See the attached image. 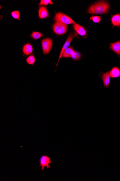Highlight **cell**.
<instances>
[{"instance_id":"obj_3","label":"cell","mask_w":120,"mask_h":181,"mask_svg":"<svg viewBox=\"0 0 120 181\" xmlns=\"http://www.w3.org/2000/svg\"><path fill=\"white\" fill-rule=\"evenodd\" d=\"M53 30L57 35H62L67 32V26L63 23L56 21L53 25Z\"/></svg>"},{"instance_id":"obj_10","label":"cell","mask_w":120,"mask_h":181,"mask_svg":"<svg viewBox=\"0 0 120 181\" xmlns=\"http://www.w3.org/2000/svg\"><path fill=\"white\" fill-rule=\"evenodd\" d=\"M75 51L72 47H68L63 52L62 57L71 58Z\"/></svg>"},{"instance_id":"obj_14","label":"cell","mask_w":120,"mask_h":181,"mask_svg":"<svg viewBox=\"0 0 120 181\" xmlns=\"http://www.w3.org/2000/svg\"><path fill=\"white\" fill-rule=\"evenodd\" d=\"M110 77L116 78L120 76V70L117 67L113 68L110 72Z\"/></svg>"},{"instance_id":"obj_15","label":"cell","mask_w":120,"mask_h":181,"mask_svg":"<svg viewBox=\"0 0 120 181\" xmlns=\"http://www.w3.org/2000/svg\"><path fill=\"white\" fill-rule=\"evenodd\" d=\"M36 60V58L35 56L34 55H31L27 57L26 61L27 63L29 64V65L34 66V64L35 63Z\"/></svg>"},{"instance_id":"obj_11","label":"cell","mask_w":120,"mask_h":181,"mask_svg":"<svg viewBox=\"0 0 120 181\" xmlns=\"http://www.w3.org/2000/svg\"><path fill=\"white\" fill-rule=\"evenodd\" d=\"M103 81L105 87L108 88L110 81V72H108L102 75Z\"/></svg>"},{"instance_id":"obj_17","label":"cell","mask_w":120,"mask_h":181,"mask_svg":"<svg viewBox=\"0 0 120 181\" xmlns=\"http://www.w3.org/2000/svg\"><path fill=\"white\" fill-rule=\"evenodd\" d=\"M11 14L13 18L20 20V12H19L18 11H15L12 12Z\"/></svg>"},{"instance_id":"obj_19","label":"cell","mask_w":120,"mask_h":181,"mask_svg":"<svg viewBox=\"0 0 120 181\" xmlns=\"http://www.w3.org/2000/svg\"><path fill=\"white\" fill-rule=\"evenodd\" d=\"M53 2L51 0H41L39 4L40 5H48V4H52Z\"/></svg>"},{"instance_id":"obj_1","label":"cell","mask_w":120,"mask_h":181,"mask_svg":"<svg viewBox=\"0 0 120 181\" xmlns=\"http://www.w3.org/2000/svg\"><path fill=\"white\" fill-rule=\"evenodd\" d=\"M110 5L106 1H102L93 4L89 8L88 13L89 14H103L109 11Z\"/></svg>"},{"instance_id":"obj_9","label":"cell","mask_w":120,"mask_h":181,"mask_svg":"<svg viewBox=\"0 0 120 181\" xmlns=\"http://www.w3.org/2000/svg\"><path fill=\"white\" fill-rule=\"evenodd\" d=\"M49 13L48 10L46 7L41 6L38 10V16L41 19L46 18L48 16Z\"/></svg>"},{"instance_id":"obj_8","label":"cell","mask_w":120,"mask_h":181,"mask_svg":"<svg viewBox=\"0 0 120 181\" xmlns=\"http://www.w3.org/2000/svg\"><path fill=\"white\" fill-rule=\"evenodd\" d=\"M33 47L31 44H26L23 47L22 53L25 56L31 55L33 53Z\"/></svg>"},{"instance_id":"obj_18","label":"cell","mask_w":120,"mask_h":181,"mask_svg":"<svg viewBox=\"0 0 120 181\" xmlns=\"http://www.w3.org/2000/svg\"><path fill=\"white\" fill-rule=\"evenodd\" d=\"M81 53L76 51L71 58L75 60H78L81 59Z\"/></svg>"},{"instance_id":"obj_2","label":"cell","mask_w":120,"mask_h":181,"mask_svg":"<svg viewBox=\"0 0 120 181\" xmlns=\"http://www.w3.org/2000/svg\"><path fill=\"white\" fill-rule=\"evenodd\" d=\"M54 19L56 21L63 23L66 25L74 24L75 23L71 18L61 12H58L56 14Z\"/></svg>"},{"instance_id":"obj_20","label":"cell","mask_w":120,"mask_h":181,"mask_svg":"<svg viewBox=\"0 0 120 181\" xmlns=\"http://www.w3.org/2000/svg\"><path fill=\"white\" fill-rule=\"evenodd\" d=\"M91 20H93L94 23H98L101 21V18L98 16H92L90 18Z\"/></svg>"},{"instance_id":"obj_5","label":"cell","mask_w":120,"mask_h":181,"mask_svg":"<svg viewBox=\"0 0 120 181\" xmlns=\"http://www.w3.org/2000/svg\"><path fill=\"white\" fill-rule=\"evenodd\" d=\"M77 37H78V34L76 33L70 34V35L68 36L65 44L64 45L62 48L61 50V53H60L59 59L58 60L57 64V67L58 65V63L60 59H61V58H62V56L63 52L66 49L68 48V46H69L73 39L74 38Z\"/></svg>"},{"instance_id":"obj_16","label":"cell","mask_w":120,"mask_h":181,"mask_svg":"<svg viewBox=\"0 0 120 181\" xmlns=\"http://www.w3.org/2000/svg\"><path fill=\"white\" fill-rule=\"evenodd\" d=\"M31 36L34 39L38 40L42 37L43 35L42 33H40V32H33Z\"/></svg>"},{"instance_id":"obj_13","label":"cell","mask_w":120,"mask_h":181,"mask_svg":"<svg viewBox=\"0 0 120 181\" xmlns=\"http://www.w3.org/2000/svg\"><path fill=\"white\" fill-rule=\"evenodd\" d=\"M111 22L114 26L119 27L120 26V15H114L111 18Z\"/></svg>"},{"instance_id":"obj_4","label":"cell","mask_w":120,"mask_h":181,"mask_svg":"<svg viewBox=\"0 0 120 181\" xmlns=\"http://www.w3.org/2000/svg\"><path fill=\"white\" fill-rule=\"evenodd\" d=\"M42 45L43 53L45 55H48L52 49L53 41L50 38H45L42 41Z\"/></svg>"},{"instance_id":"obj_7","label":"cell","mask_w":120,"mask_h":181,"mask_svg":"<svg viewBox=\"0 0 120 181\" xmlns=\"http://www.w3.org/2000/svg\"><path fill=\"white\" fill-rule=\"evenodd\" d=\"M74 29L77 33L81 36H83L86 35V31L84 28L81 26L76 24H74Z\"/></svg>"},{"instance_id":"obj_6","label":"cell","mask_w":120,"mask_h":181,"mask_svg":"<svg viewBox=\"0 0 120 181\" xmlns=\"http://www.w3.org/2000/svg\"><path fill=\"white\" fill-rule=\"evenodd\" d=\"M51 162V158L46 155H44L41 157L40 159V166H42V170H43L45 167L49 169L50 167V165Z\"/></svg>"},{"instance_id":"obj_12","label":"cell","mask_w":120,"mask_h":181,"mask_svg":"<svg viewBox=\"0 0 120 181\" xmlns=\"http://www.w3.org/2000/svg\"><path fill=\"white\" fill-rule=\"evenodd\" d=\"M110 49L117 54L120 55V41L111 43L110 44Z\"/></svg>"}]
</instances>
